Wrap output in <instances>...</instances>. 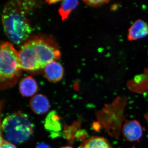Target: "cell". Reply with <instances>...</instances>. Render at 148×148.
Returning <instances> with one entry per match:
<instances>
[{"label": "cell", "mask_w": 148, "mask_h": 148, "mask_svg": "<svg viewBox=\"0 0 148 148\" xmlns=\"http://www.w3.org/2000/svg\"><path fill=\"white\" fill-rule=\"evenodd\" d=\"M38 0H10L3 10L4 31L14 44L22 45L30 38L32 25L29 14L40 6Z\"/></svg>", "instance_id": "1"}, {"label": "cell", "mask_w": 148, "mask_h": 148, "mask_svg": "<svg viewBox=\"0 0 148 148\" xmlns=\"http://www.w3.org/2000/svg\"><path fill=\"white\" fill-rule=\"evenodd\" d=\"M18 52L22 69L32 73L43 70L48 64L57 61L61 57L55 40L44 35L30 37Z\"/></svg>", "instance_id": "2"}, {"label": "cell", "mask_w": 148, "mask_h": 148, "mask_svg": "<svg viewBox=\"0 0 148 148\" xmlns=\"http://www.w3.org/2000/svg\"><path fill=\"white\" fill-rule=\"evenodd\" d=\"M19 53L12 44L0 42V89L13 86L21 74Z\"/></svg>", "instance_id": "3"}, {"label": "cell", "mask_w": 148, "mask_h": 148, "mask_svg": "<svg viewBox=\"0 0 148 148\" xmlns=\"http://www.w3.org/2000/svg\"><path fill=\"white\" fill-rule=\"evenodd\" d=\"M1 130L4 140L13 144H21L31 137L34 125L26 114L18 112L4 119Z\"/></svg>", "instance_id": "4"}, {"label": "cell", "mask_w": 148, "mask_h": 148, "mask_svg": "<svg viewBox=\"0 0 148 148\" xmlns=\"http://www.w3.org/2000/svg\"><path fill=\"white\" fill-rule=\"evenodd\" d=\"M123 135L128 141L135 142L142 138L143 130L140 123L136 120L126 122L123 129Z\"/></svg>", "instance_id": "5"}, {"label": "cell", "mask_w": 148, "mask_h": 148, "mask_svg": "<svg viewBox=\"0 0 148 148\" xmlns=\"http://www.w3.org/2000/svg\"><path fill=\"white\" fill-rule=\"evenodd\" d=\"M46 78L51 82H57L63 78L64 69L62 65L57 61L48 64L43 70Z\"/></svg>", "instance_id": "6"}, {"label": "cell", "mask_w": 148, "mask_h": 148, "mask_svg": "<svg viewBox=\"0 0 148 148\" xmlns=\"http://www.w3.org/2000/svg\"><path fill=\"white\" fill-rule=\"evenodd\" d=\"M44 125L45 129L50 132L52 138L59 136L62 126L61 118L56 111H51L48 114L45 118Z\"/></svg>", "instance_id": "7"}, {"label": "cell", "mask_w": 148, "mask_h": 148, "mask_svg": "<svg viewBox=\"0 0 148 148\" xmlns=\"http://www.w3.org/2000/svg\"><path fill=\"white\" fill-rule=\"evenodd\" d=\"M30 107L35 114L40 115L48 112L50 108V103L45 95L37 94L33 96L30 100Z\"/></svg>", "instance_id": "8"}, {"label": "cell", "mask_w": 148, "mask_h": 148, "mask_svg": "<svg viewBox=\"0 0 148 148\" xmlns=\"http://www.w3.org/2000/svg\"><path fill=\"white\" fill-rule=\"evenodd\" d=\"M148 35V24L145 21L138 19L128 30L127 38L130 41L143 38Z\"/></svg>", "instance_id": "9"}, {"label": "cell", "mask_w": 148, "mask_h": 148, "mask_svg": "<svg viewBox=\"0 0 148 148\" xmlns=\"http://www.w3.org/2000/svg\"><path fill=\"white\" fill-rule=\"evenodd\" d=\"M20 93L25 97L34 95L38 91V84L33 77H25L20 81L19 84Z\"/></svg>", "instance_id": "10"}, {"label": "cell", "mask_w": 148, "mask_h": 148, "mask_svg": "<svg viewBox=\"0 0 148 148\" xmlns=\"http://www.w3.org/2000/svg\"><path fill=\"white\" fill-rule=\"evenodd\" d=\"M78 0H63L58 9L62 21L68 19L72 12L78 5Z\"/></svg>", "instance_id": "11"}, {"label": "cell", "mask_w": 148, "mask_h": 148, "mask_svg": "<svg viewBox=\"0 0 148 148\" xmlns=\"http://www.w3.org/2000/svg\"><path fill=\"white\" fill-rule=\"evenodd\" d=\"M81 148H112V147L105 138L93 137L84 142Z\"/></svg>", "instance_id": "12"}, {"label": "cell", "mask_w": 148, "mask_h": 148, "mask_svg": "<svg viewBox=\"0 0 148 148\" xmlns=\"http://www.w3.org/2000/svg\"><path fill=\"white\" fill-rule=\"evenodd\" d=\"M86 5L91 7H98L108 3L110 0H82Z\"/></svg>", "instance_id": "13"}, {"label": "cell", "mask_w": 148, "mask_h": 148, "mask_svg": "<svg viewBox=\"0 0 148 148\" xmlns=\"http://www.w3.org/2000/svg\"><path fill=\"white\" fill-rule=\"evenodd\" d=\"M1 148H16L13 143H10L3 140Z\"/></svg>", "instance_id": "14"}, {"label": "cell", "mask_w": 148, "mask_h": 148, "mask_svg": "<svg viewBox=\"0 0 148 148\" xmlns=\"http://www.w3.org/2000/svg\"><path fill=\"white\" fill-rule=\"evenodd\" d=\"M36 148H51L50 146L45 143H40L37 145Z\"/></svg>", "instance_id": "15"}, {"label": "cell", "mask_w": 148, "mask_h": 148, "mask_svg": "<svg viewBox=\"0 0 148 148\" xmlns=\"http://www.w3.org/2000/svg\"><path fill=\"white\" fill-rule=\"evenodd\" d=\"M45 1L49 4L51 5L56 3L59 1L62 2L63 0H45Z\"/></svg>", "instance_id": "16"}, {"label": "cell", "mask_w": 148, "mask_h": 148, "mask_svg": "<svg viewBox=\"0 0 148 148\" xmlns=\"http://www.w3.org/2000/svg\"><path fill=\"white\" fill-rule=\"evenodd\" d=\"M0 110H1V106H0ZM3 139L2 135L1 130V125L0 123V148L2 144Z\"/></svg>", "instance_id": "17"}, {"label": "cell", "mask_w": 148, "mask_h": 148, "mask_svg": "<svg viewBox=\"0 0 148 148\" xmlns=\"http://www.w3.org/2000/svg\"><path fill=\"white\" fill-rule=\"evenodd\" d=\"M60 148H73L72 147H70V146H66V147H62Z\"/></svg>", "instance_id": "18"}]
</instances>
